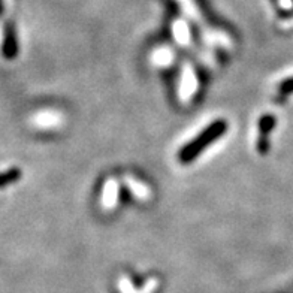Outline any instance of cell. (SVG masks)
Instances as JSON below:
<instances>
[{"instance_id": "obj_2", "label": "cell", "mask_w": 293, "mask_h": 293, "mask_svg": "<svg viewBox=\"0 0 293 293\" xmlns=\"http://www.w3.org/2000/svg\"><path fill=\"white\" fill-rule=\"evenodd\" d=\"M197 90V78L195 75V71L192 69V66L186 64L183 67V75H181V84H179V98L183 102H187L192 98Z\"/></svg>"}, {"instance_id": "obj_5", "label": "cell", "mask_w": 293, "mask_h": 293, "mask_svg": "<svg viewBox=\"0 0 293 293\" xmlns=\"http://www.w3.org/2000/svg\"><path fill=\"white\" fill-rule=\"evenodd\" d=\"M124 183H126L127 189H129L133 195L137 196L138 199L147 200V199L150 197V189H148V186L144 184V183H141L135 176L126 175L124 176Z\"/></svg>"}, {"instance_id": "obj_3", "label": "cell", "mask_w": 293, "mask_h": 293, "mask_svg": "<svg viewBox=\"0 0 293 293\" xmlns=\"http://www.w3.org/2000/svg\"><path fill=\"white\" fill-rule=\"evenodd\" d=\"M118 202V183L117 179L109 178L106 179L103 190H102V205L105 210H112L116 208Z\"/></svg>"}, {"instance_id": "obj_6", "label": "cell", "mask_w": 293, "mask_h": 293, "mask_svg": "<svg viewBox=\"0 0 293 293\" xmlns=\"http://www.w3.org/2000/svg\"><path fill=\"white\" fill-rule=\"evenodd\" d=\"M172 30H174L175 40L179 45H189V42H190V30H189V26L184 21H175Z\"/></svg>"}, {"instance_id": "obj_7", "label": "cell", "mask_w": 293, "mask_h": 293, "mask_svg": "<svg viewBox=\"0 0 293 293\" xmlns=\"http://www.w3.org/2000/svg\"><path fill=\"white\" fill-rule=\"evenodd\" d=\"M172 60H174V53L166 48L157 50L153 54V61L157 66H169L172 63Z\"/></svg>"}, {"instance_id": "obj_8", "label": "cell", "mask_w": 293, "mask_h": 293, "mask_svg": "<svg viewBox=\"0 0 293 293\" xmlns=\"http://www.w3.org/2000/svg\"><path fill=\"white\" fill-rule=\"evenodd\" d=\"M178 2L181 3L184 12H186L190 18H193V20H197V18H199V11H197V8H196L193 0H178Z\"/></svg>"}, {"instance_id": "obj_4", "label": "cell", "mask_w": 293, "mask_h": 293, "mask_svg": "<svg viewBox=\"0 0 293 293\" xmlns=\"http://www.w3.org/2000/svg\"><path fill=\"white\" fill-rule=\"evenodd\" d=\"M33 124L39 129H53V127H57L60 123H61V116L56 111H48V109H43L38 112L35 117L32 118Z\"/></svg>"}, {"instance_id": "obj_9", "label": "cell", "mask_w": 293, "mask_h": 293, "mask_svg": "<svg viewBox=\"0 0 293 293\" xmlns=\"http://www.w3.org/2000/svg\"><path fill=\"white\" fill-rule=\"evenodd\" d=\"M15 176H18V172H17V171H11L9 174H5V175H3V178H2V183H3V186H5V184H6V183L11 179V178L14 179Z\"/></svg>"}, {"instance_id": "obj_1", "label": "cell", "mask_w": 293, "mask_h": 293, "mask_svg": "<svg viewBox=\"0 0 293 293\" xmlns=\"http://www.w3.org/2000/svg\"><path fill=\"white\" fill-rule=\"evenodd\" d=\"M224 129H226V124H224L223 121H218V123L213 124L211 127H208L205 133H202L196 141H193L192 144H189V145L181 151V154H179L181 160H183V162L192 160L202 148H205V145H208L211 141H214L215 138L220 137V135L224 132Z\"/></svg>"}]
</instances>
